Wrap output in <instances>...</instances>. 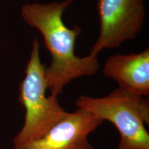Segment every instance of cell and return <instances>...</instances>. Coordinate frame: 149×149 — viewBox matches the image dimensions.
Here are the masks:
<instances>
[{
    "mask_svg": "<svg viewBox=\"0 0 149 149\" xmlns=\"http://www.w3.org/2000/svg\"><path fill=\"white\" fill-rule=\"evenodd\" d=\"M104 75L119 88L142 97L149 95V48L138 53H117L105 61Z\"/></svg>",
    "mask_w": 149,
    "mask_h": 149,
    "instance_id": "obj_6",
    "label": "cell"
},
{
    "mask_svg": "<svg viewBox=\"0 0 149 149\" xmlns=\"http://www.w3.org/2000/svg\"><path fill=\"white\" fill-rule=\"evenodd\" d=\"M75 105L115 126L120 136L118 149H149L148 99L118 88L104 97L79 96Z\"/></svg>",
    "mask_w": 149,
    "mask_h": 149,
    "instance_id": "obj_3",
    "label": "cell"
},
{
    "mask_svg": "<svg viewBox=\"0 0 149 149\" xmlns=\"http://www.w3.org/2000/svg\"><path fill=\"white\" fill-rule=\"evenodd\" d=\"M72 1L25 3L21 8L24 21L40 31L51 53V62L45 68V79L51 95L57 97L73 79L93 75L100 69L97 55L79 57L75 55L76 39L81 29L76 26L70 29L63 20L64 11Z\"/></svg>",
    "mask_w": 149,
    "mask_h": 149,
    "instance_id": "obj_1",
    "label": "cell"
},
{
    "mask_svg": "<svg viewBox=\"0 0 149 149\" xmlns=\"http://www.w3.org/2000/svg\"><path fill=\"white\" fill-rule=\"evenodd\" d=\"M97 10L100 34L90 50V54L95 55L135 38L146 17L144 0H97Z\"/></svg>",
    "mask_w": 149,
    "mask_h": 149,
    "instance_id": "obj_4",
    "label": "cell"
},
{
    "mask_svg": "<svg viewBox=\"0 0 149 149\" xmlns=\"http://www.w3.org/2000/svg\"><path fill=\"white\" fill-rule=\"evenodd\" d=\"M103 121L90 112L67 113L42 138L13 149H94L88 137Z\"/></svg>",
    "mask_w": 149,
    "mask_h": 149,
    "instance_id": "obj_5",
    "label": "cell"
},
{
    "mask_svg": "<svg viewBox=\"0 0 149 149\" xmlns=\"http://www.w3.org/2000/svg\"><path fill=\"white\" fill-rule=\"evenodd\" d=\"M46 66L40 55V44L34 39L25 76L19 86V100L25 109L24 125L13 139V146L42 138L66 115L58 97L47 95Z\"/></svg>",
    "mask_w": 149,
    "mask_h": 149,
    "instance_id": "obj_2",
    "label": "cell"
}]
</instances>
